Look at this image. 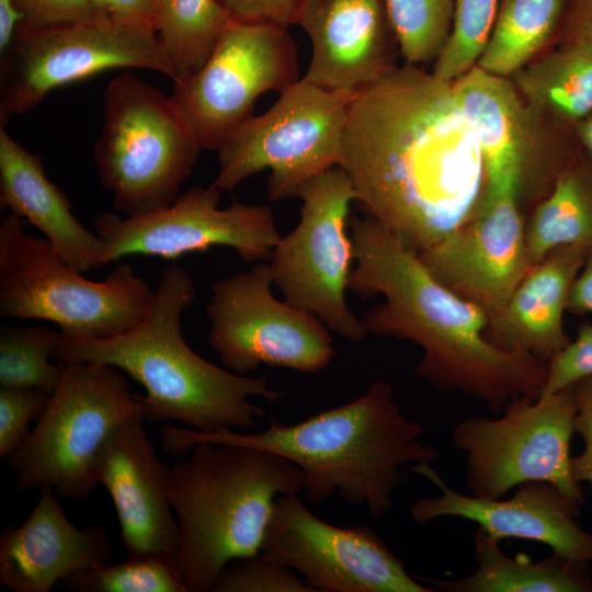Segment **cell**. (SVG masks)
Masks as SVG:
<instances>
[{
    "label": "cell",
    "mask_w": 592,
    "mask_h": 592,
    "mask_svg": "<svg viewBox=\"0 0 592 592\" xmlns=\"http://www.w3.org/2000/svg\"><path fill=\"white\" fill-rule=\"evenodd\" d=\"M231 20L287 29L298 23L305 0H217Z\"/></svg>",
    "instance_id": "38"
},
{
    "label": "cell",
    "mask_w": 592,
    "mask_h": 592,
    "mask_svg": "<svg viewBox=\"0 0 592 592\" xmlns=\"http://www.w3.org/2000/svg\"><path fill=\"white\" fill-rule=\"evenodd\" d=\"M298 225L280 238L270 257L275 284L289 304L316 316L330 331L362 341L367 330L345 300L353 244L350 205L357 194L345 170L335 166L300 190Z\"/></svg>",
    "instance_id": "12"
},
{
    "label": "cell",
    "mask_w": 592,
    "mask_h": 592,
    "mask_svg": "<svg viewBox=\"0 0 592 592\" xmlns=\"http://www.w3.org/2000/svg\"><path fill=\"white\" fill-rule=\"evenodd\" d=\"M410 470L441 490L439 497L420 498L412 503L410 514L417 523L441 517L465 519L498 540H533L548 546L554 555L592 562V534L578 523L580 503L555 486L533 481L519 486L509 499H487L454 491L430 463L411 465Z\"/></svg>",
    "instance_id": "20"
},
{
    "label": "cell",
    "mask_w": 592,
    "mask_h": 592,
    "mask_svg": "<svg viewBox=\"0 0 592 592\" xmlns=\"http://www.w3.org/2000/svg\"><path fill=\"white\" fill-rule=\"evenodd\" d=\"M49 394L39 389L1 388L0 456L9 457L30 435V424L45 411Z\"/></svg>",
    "instance_id": "35"
},
{
    "label": "cell",
    "mask_w": 592,
    "mask_h": 592,
    "mask_svg": "<svg viewBox=\"0 0 592 592\" xmlns=\"http://www.w3.org/2000/svg\"><path fill=\"white\" fill-rule=\"evenodd\" d=\"M287 29L231 21L206 62L174 84L171 98L203 149L218 150L252 116L258 96L299 80Z\"/></svg>",
    "instance_id": "14"
},
{
    "label": "cell",
    "mask_w": 592,
    "mask_h": 592,
    "mask_svg": "<svg viewBox=\"0 0 592 592\" xmlns=\"http://www.w3.org/2000/svg\"><path fill=\"white\" fill-rule=\"evenodd\" d=\"M532 265L565 246L592 247V157L582 148L525 223Z\"/></svg>",
    "instance_id": "26"
},
{
    "label": "cell",
    "mask_w": 592,
    "mask_h": 592,
    "mask_svg": "<svg viewBox=\"0 0 592 592\" xmlns=\"http://www.w3.org/2000/svg\"><path fill=\"white\" fill-rule=\"evenodd\" d=\"M261 554L299 573L316 592L433 591L407 572L374 530L327 523L297 494L275 500Z\"/></svg>",
    "instance_id": "17"
},
{
    "label": "cell",
    "mask_w": 592,
    "mask_h": 592,
    "mask_svg": "<svg viewBox=\"0 0 592 592\" xmlns=\"http://www.w3.org/2000/svg\"><path fill=\"white\" fill-rule=\"evenodd\" d=\"M424 432L423 424L402 413L392 386L378 379L355 400L294 424L272 420L260 432H200L166 424L160 444L173 457L198 442L272 451L303 471V492L310 502L338 494L349 504L366 505L378 520L392 508L410 466L439 458L437 449L422 441Z\"/></svg>",
    "instance_id": "3"
},
{
    "label": "cell",
    "mask_w": 592,
    "mask_h": 592,
    "mask_svg": "<svg viewBox=\"0 0 592 592\" xmlns=\"http://www.w3.org/2000/svg\"><path fill=\"white\" fill-rule=\"evenodd\" d=\"M11 213L0 221V316L56 323L71 339L124 333L148 312L155 289L127 263L103 281L71 267L47 239L31 236Z\"/></svg>",
    "instance_id": "6"
},
{
    "label": "cell",
    "mask_w": 592,
    "mask_h": 592,
    "mask_svg": "<svg viewBox=\"0 0 592 592\" xmlns=\"http://www.w3.org/2000/svg\"><path fill=\"white\" fill-rule=\"evenodd\" d=\"M572 129L580 147L592 157V113L577 122Z\"/></svg>",
    "instance_id": "44"
},
{
    "label": "cell",
    "mask_w": 592,
    "mask_h": 592,
    "mask_svg": "<svg viewBox=\"0 0 592 592\" xmlns=\"http://www.w3.org/2000/svg\"><path fill=\"white\" fill-rule=\"evenodd\" d=\"M525 223L516 177L509 171L486 183L479 208L468 221L418 255L442 284L491 318L532 266Z\"/></svg>",
    "instance_id": "18"
},
{
    "label": "cell",
    "mask_w": 592,
    "mask_h": 592,
    "mask_svg": "<svg viewBox=\"0 0 592 592\" xmlns=\"http://www.w3.org/2000/svg\"><path fill=\"white\" fill-rule=\"evenodd\" d=\"M217 0H155L152 26L180 83L208 59L231 22Z\"/></svg>",
    "instance_id": "29"
},
{
    "label": "cell",
    "mask_w": 592,
    "mask_h": 592,
    "mask_svg": "<svg viewBox=\"0 0 592 592\" xmlns=\"http://www.w3.org/2000/svg\"><path fill=\"white\" fill-rule=\"evenodd\" d=\"M61 339L60 331L38 325L1 326V388L39 389L50 395L64 371V363L56 365L50 362Z\"/></svg>",
    "instance_id": "30"
},
{
    "label": "cell",
    "mask_w": 592,
    "mask_h": 592,
    "mask_svg": "<svg viewBox=\"0 0 592 592\" xmlns=\"http://www.w3.org/2000/svg\"><path fill=\"white\" fill-rule=\"evenodd\" d=\"M452 86L481 149L486 182L515 169L519 201L532 209L580 148L572 127L530 106L511 78L477 65Z\"/></svg>",
    "instance_id": "15"
},
{
    "label": "cell",
    "mask_w": 592,
    "mask_h": 592,
    "mask_svg": "<svg viewBox=\"0 0 592 592\" xmlns=\"http://www.w3.org/2000/svg\"><path fill=\"white\" fill-rule=\"evenodd\" d=\"M215 592H316L296 571L262 554L239 559L220 573Z\"/></svg>",
    "instance_id": "34"
},
{
    "label": "cell",
    "mask_w": 592,
    "mask_h": 592,
    "mask_svg": "<svg viewBox=\"0 0 592 592\" xmlns=\"http://www.w3.org/2000/svg\"><path fill=\"white\" fill-rule=\"evenodd\" d=\"M366 216L419 254L478 210L485 160L452 81L406 64L358 91L339 164Z\"/></svg>",
    "instance_id": "1"
},
{
    "label": "cell",
    "mask_w": 592,
    "mask_h": 592,
    "mask_svg": "<svg viewBox=\"0 0 592 592\" xmlns=\"http://www.w3.org/2000/svg\"><path fill=\"white\" fill-rule=\"evenodd\" d=\"M406 64H433L453 26L455 0H385Z\"/></svg>",
    "instance_id": "31"
},
{
    "label": "cell",
    "mask_w": 592,
    "mask_h": 592,
    "mask_svg": "<svg viewBox=\"0 0 592 592\" xmlns=\"http://www.w3.org/2000/svg\"><path fill=\"white\" fill-rule=\"evenodd\" d=\"M498 539L478 528L474 538L476 571L460 579L415 577L442 592H592L588 565L554 555L532 561L506 556Z\"/></svg>",
    "instance_id": "25"
},
{
    "label": "cell",
    "mask_w": 592,
    "mask_h": 592,
    "mask_svg": "<svg viewBox=\"0 0 592 592\" xmlns=\"http://www.w3.org/2000/svg\"><path fill=\"white\" fill-rule=\"evenodd\" d=\"M0 202L37 228L80 273L103 266V240L72 214L62 191L47 177L39 156L0 126Z\"/></svg>",
    "instance_id": "24"
},
{
    "label": "cell",
    "mask_w": 592,
    "mask_h": 592,
    "mask_svg": "<svg viewBox=\"0 0 592 592\" xmlns=\"http://www.w3.org/2000/svg\"><path fill=\"white\" fill-rule=\"evenodd\" d=\"M311 57L301 79L358 92L389 73L399 52L385 0H305L298 23Z\"/></svg>",
    "instance_id": "21"
},
{
    "label": "cell",
    "mask_w": 592,
    "mask_h": 592,
    "mask_svg": "<svg viewBox=\"0 0 592 592\" xmlns=\"http://www.w3.org/2000/svg\"><path fill=\"white\" fill-rule=\"evenodd\" d=\"M22 22L20 26L44 27L102 13L91 0H13Z\"/></svg>",
    "instance_id": "37"
},
{
    "label": "cell",
    "mask_w": 592,
    "mask_h": 592,
    "mask_svg": "<svg viewBox=\"0 0 592 592\" xmlns=\"http://www.w3.org/2000/svg\"><path fill=\"white\" fill-rule=\"evenodd\" d=\"M104 14L121 22L152 26L155 0H91Z\"/></svg>",
    "instance_id": "41"
},
{
    "label": "cell",
    "mask_w": 592,
    "mask_h": 592,
    "mask_svg": "<svg viewBox=\"0 0 592 592\" xmlns=\"http://www.w3.org/2000/svg\"><path fill=\"white\" fill-rule=\"evenodd\" d=\"M567 312L573 315L592 314V247L570 288Z\"/></svg>",
    "instance_id": "42"
},
{
    "label": "cell",
    "mask_w": 592,
    "mask_h": 592,
    "mask_svg": "<svg viewBox=\"0 0 592 592\" xmlns=\"http://www.w3.org/2000/svg\"><path fill=\"white\" fill-rule=\"evenodd\" d=\"M499 0H455L451 34L433 62L432 72L454 81L482 55L494 24Z\"/></svg>",
    "instance_id": "33"
},
{
    "label": "cell",
    "mask_w": 592,
    "mask_h": 592,
    "mask_svg": "<svg viewBox=\"0 0 592 592\" xmlns=\"http://www.w3.org/2000/svg\"><path fill=\"white\" fill-rule=\"evenodd\" d=\"M592 375V325L579 327L574 340L549 362L545 383L538 396L558 392Z\"/></svg>",
    "instance_id": "36"
},
{
    "label": "cell",
    "mask_w": 592,
    "mask_h": 592,
    "mask_svg": "<svg viewBox=\"0 0 592 592\" xmlns=\"http://www.w3.org/2000/svg\"><path fill=\"white\" fill-rule=\"evenodd\" d=\"M269 263L215 281L206 304L208 343L229 371L261 365L314 374L335 355L329 329L312 314L272 293Z\"/></svg>",
    "instance_id": "13"
},
{
    "label": "cell",
    "mask_w": 592,
    "mask_h": 592,
    "mask_svg": "<svg viewBox=\"0 0 592 592\" xmlns=\"http://www.w3.org/2000/svg\"><path fill=\"white\" fill-rule=\"evenodd\" d=\"M1 56L0 126L37 106L54 89L114 68H143L172 81L155 30L104 13L44 27L19 26Z\"/></svg>",
    "instance_id": "11"
},
{
    "label": "cell",
    "mask_w": 592,
    "mask_h": 592,
    "mask_svg": "<svg viewBox=\"0 0 592 592\" xmlns=\"http://www.w3.org/2000/svg\"><path fill=\"white\" fill-rule=\"evenodd\" d=\"M577 412L571 386L551 395L513 398L497 419L471 417L458 422L451 440L466 454L470 494L501 499L515 487L545 481L583 503V488L570 465Z\"/></svg>",
    "instance_id": "10"
},
{
    "label": "cell",
    "mask_w": 592,
    "mask_h": 592,
    "mask_svg": "<svg viewBox=\"0 0 592 592\" xmlns=\"http://www.w3.org/2000/svg\"><path fill=\"white\" fill-rule=\"evenodd\" d=\"M349 226L356 264L348 289L384 297L361 319L368 333L415 343L422 350L414 369L419 378L476 398L494 413L513 398L537 397L548 363L493 345L486 338L487 312L442 284L374 219L352 217Z\"/></svg>",
    "instance_id": "2"
},
{
    "label": "cell",
    "mask_w": 592,
    "mask_h": 592,
    "mask_svg": "<svg viewBox=\"0 0 592 592\" xmlns=\"http://www.w3.org/2000/svg\"><path fill=\"white\" fill-rule=\"evenodd\" d=\"M21 22L13 0H0V55L11 45Z\"/></svg>",
    "instance_id": "43"
},
{
    "label": "cell",
    "mask_w": 592,
    "mask_h": 592,
    "mask_svg": "<svg viewBox=\"0 0 592 592\" xmlns=\"http://www.w3.org/2000/svg\"><path fill=\"white\" fill-rule=\"evenodd\" d=\"M589 248L565 246L535 263L504 307L489 318L486 338L497 348L548 363L570 341L563 328L571 285Z\"/></svg>",
    "instance_id": "23"
},
{
    "label": "cell",
    "mask_w": 592,
    "mask_h": 592,
    "mask_svg": "<svg viewBox=\"0 0 592 592\" xmlns=\"http://www.w3.org/2000/svg\"><path fill=\"white\" fill-rule=\"evenodd\" d=\"M357 93L328 90L300 78L217 150L219 167L213 185L231 191L270 169V200L298 197L307 182L339 164L350 105Z\"/></svg>",
    "instance_id": "9"
},
{
    "label": "cell",
    "mask_w": 592,
    "mask_h": 592,
    "mask_svg": "<svg viewBox=\"0 0 592 592\" xmlns=\"http://www.w3.org/2000/svg\"><path fill=\"white\" fill-rule=\"evenodd\" d=\"M220 193L213 184L193 187L155 212L95 216L92 228L105 246L103 265L133 254L175 259L215 246L234 249L246 262L270 259L281 238L271 208L240 202L219 208Z\"/></svg>",
    "instance_id": "16"
},
{
    "label": "cell",
    "mask_w": 592,
    "mask_h": 592,
    "mask_svg": "<svg viewBox=\"0 0 592 592\" xmlns=\"http://www.w3.org/2000/svg\"><path fill=\"white\" fill-rule=\"evenodd\" d=\"M525 102L568 126L592 113V48L556 45L510 77Z\"/></svg>",
    "instance_id": "27"
},
{
    "label": "cell",
    "mask_w": 592,
    "mask_h": 592,
    "mask_svg": "<svg viewBox=\"0 0 592 592\" xmlns=\"http://www.w3.org/2000/svg\"><path fill=\"white\" fill-rule=\"evenodd\" d=\"M143 406L118 368L64 363L42 417L9 465L20 491L50 487L61 497H89L99 483L94 462L111 432Z\"/></svg>",
    "instance_id": "8"
},
{
    "label": "cell",
    "mask_w": 592,
    "mask_h": 592,
    "mask_svg": "<svg viewBox=\"0 0 592 592\" xmlns=\"http://www.w3.org/2000/svg\"><path fill=\"white\" fill-rule=\"evenodd\" d=\"M555 44L592 48V0H567Z\"/></svg>",
    "instance_id": "40"
},
{
    "label": "cell",
    "mask_w": 592,
    "mask_h": 592,
    "mask_svg": "<svg viewBox=\"0 0 592 592\" xmlns=\"http://www.w3.org/2000/svg\"><path fill=\"white\" fill-rule=\"evenodd\" d=\"M194 297L189 271L170 265L162 270L151 306L137 326L110 338L62 335L55 358L107 364L129 375L146 391L138 395L144 420L179 421L200 432L252 431L266 413L251 398L275 402L284 394L266 378L217 366L186 344L181 318Z\"/></svg>",
    "instance_id": "4"
},
{
    "label": "cell",
    "mask_w": 592,
    "mask_h": 592,
    "mask_svg": "<svg viewBox=\"0 0 592 592\" xmlns=\"http://www.w3.org/2000/svg\"><path fill=\"white\" fill-rule=\"evenodd\" d=\"M169 470L180 530L177 571L186 592L213 591L231 560L261 554L275 500L303 491L286 457L234 443L198 442Z\"/></svg>",
    "instance_id": "5"
},
{
    "label": "cell",
    "mask_w": 592,
    "mask_h": 592,
    "mask_svg": "<svg viewBox=\"0 0 592 592\" xmlns=\"http://www.w3.org/2000/svg\"><path fill=\"white\" fill-rule=\"evenodd\" d=\"M58 584L75 592H186L175 567L139 558L112 566H90Z\"/></svg>",
    "instance_id": "32"
},
{
    "label": "cell",
    "mask_w": 592,
    "mask_h": 592,
    "mask_svg": "<svg viewBox=\"0 0 592 592\" xmlns=\"http://www.w3.org/2000/svg\"><path fill=\"white\" fill-rule=\"evenodd\" d=\"M140 414L119 423L94 462V476L111 496L127 558L153 559L177 568L180 530L168 494L169 470Z\"/></svg>",
    "instance_id": "19"
},
{
    "label": "cell",
    "mask_w": 592,
    "mask_h": 592,
    "mask_svg": "<svg viewBox=\"0 0 592 592\" xmlns=\"http://www.w3.org/2000/svg\"><path fill=\"white\" fill-rule=\"evenodd\" d=\"M567 0H499L489 42L477 66L511 77L555 43Z\"/></svg>",
    "instance_id": "28"
},
{
    "label": "cell",
    "mask_w": 592,
    "mask_h": 592,
    "mask_svg": "<svg viewBox=\"0 0 592 592\" xmlns=\"http://www.w3.org/2000/svg\"><path fill=\"white\" fill-rule=\"evenodd\" d=\"M578 412L574 429L584 447L579 456L571 457V474L579 483L587 481L592 491V375L574 385Z\"/></svg>",
    "instance_id": "39"
},
{
    "label": "cell",
    "mask_w": 592,
    "mask_h": 592,
    "mask_svg": "<svg viewBox=\"0 0 592 592\" xmlns=\"http://www.w3.org/2000/svg\"><path fill=\"white\" fill-rule=\"evenodd\" d=\"M111 555L104 528L75 526L53 489L44 487L26 521L1 534L0 582L13 592H49L67 576L106 563Z\"/></svg>",
    "instance_id": "22"
},
{
    "label": "cell",
    "mask_w": 592,
    "mask_h": 592,
    "mask_svg": "<svg viewBox=\"0 0 592 592\" xmlns=\"http://www.w3.org/2000/svg\"><path fill=\"white\" fill-rule=\"evenodd\" d=\"M103 101L93 156L114 208L130 217L170 206L202 150L182 111L129 72L109 82Z\"/></svg>",
    "instance_id": "7"
}]
</instances>
